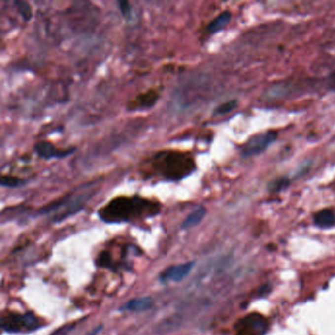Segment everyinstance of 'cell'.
<instances>
[{
	"mask_svg": "<svg viewBox=\"0 0 335 335\" xmlns=\"http://www.w3.org/2000/svg\"><path fill=\"white\" fill-rule=\"evenodd\" d=\"M276 131H268L252 137L243 147V157H253L265 152L269 146H271L277 139Z\"/></svg>",
	"mask_w": 335,
	"mask_h": 335,
	"instance_id": "cell-5",
	"label": "cell"
},
{
	"mask_svg": "<svg viewBox=\"0 0 335 335\" xmlns=\"http://www.w3.org/2000/svg\"><path fill=\"white\" fill-rule=\"evenodd\" d=\"M97 181L86 183L64 197L48 203L38 210L40 214L53 213L52 221L60 222L84 208L88 201L96 194Z\"/></svg>",
	"mask_w": 335,
	"mask_h": 335,
	"instance_id": "cell-3",
	"label": "cell"
},
{
	"mask_svg": "<svg viewBox=\"0 0 335 335\" xmlns=\"http://www.w3.org/2000/svg\"><path fill=\"white\" fill-rule=\"evenodd\" d=\"M205 214H206V209L203 206L196 207L183 220V222L181 224V228L182 229H190V228H193V227L197 226L203 219Z\"/></svg>",
	"mask_w": 335,
	"mask_h": 335,
	"instance_id": "cell-12",
	"label": "cell"
},
{
	"mask_svg": "<svg viewBox=\"0 0 335 335\" xmlns=\"http://www.w3.org/2000/svg\"><path fill=\"white\" fill-rule=\"evenodd\" d=\"M268 323L258 314L245 317L236 325V335H265Z\"/></svg>",
	"mask_w": 335,
	"mask_h": 335,
	"instance_id": "cell-6",
	"label": "cell"
},
{
	"mask_svg": "<svg viewBox=\"0 0 335 335\" xmlns=\"http://www.w3.org/2000/svg\"><path fill=\"white\" fill-rule=\"evenodd\" d=\"M36 155L43 160L51 159H64L76 152V147H69L66 149H59L50 142L41 141L34 145V147Z\"/></svg>",
	"mask_w": 335,
	"mask_h": 335,
	"instance_id": "cell-7",
	"label": "cell"
},
{
	"mask_svg": "<svg viewBox=\"0 0 335 335\" xmlns=\"http://www.w3.org/2000/svg\"><path fill=\"white\" fill-rule=\"evenodd\" d=\"M2 330L9 334H21L34 332L40 327L38 318L33 313L14 314L9 313L2 318Z\"/></svg>",
	"mask_w": 335,
	"mask_h": 335,
	"instance_id": "cell-4",
	"label": "cell"
},
{
	"mask_svg": "<svg viewBox=\"0 0 335 335\" xmlns=\"http://www.w3.org/2000/svg\"><path fill=\"white\" fill-rule=\"evenodd\" d=\"M161 203L141 196H118L99 210L100 218L107 223L131 222L157 215Z\"/></svg>",
	"mask_w": 335,
	"mask_h": 335,
	"instance_id": "cell-1",
	"label": "cell"
},
{
	"mask_svg": "<svg viewBox=\"0 0 335 335\" xmlns=\"http://www.w3.org/2000/svg\"><path fill=\"white\" fill-rule=\"evenodd\" d=\"M231 13L229 11H224L222 13H220L216 18H214L206 27V32L209 34H213L218 33L219 31H221L223 28H225L230 20H231Z\"/></svg>",
	"mask_w": 335,
	"mask_h": 335,
	"instance_id": "cell-11",
	"label": "cell"
},
{
	"mask_svg": "<svg viewBox=\"0 0 335 335\" xmlns=\"http://www.w3.org/2000/svg\"><path fill=\"white\" fill-rule=\"evenodd\" d=\"M153 305L154 300L151 297H137L126 302V304L121 307V310L129 312H144L151 309Z\"/></svg>",
	"mask_w": 335,
	"mask_h": 335,
	"instance_id": "cell-10",
	"label": "cell"
},
{
	"mask_svg": "<svg viewBox=\"0 0 335 335\" xmlns=\"http://www.w3.org/2000/svg\"><path fill=\"white\" fill-rule=\"evenodd\" d=\"M26 180L17 176L12 175H2L0 178V184L2 187L7 188H19L26 184Z\"/></svg>",
	"mask_w": 335,
	"mask_h": 335,
	"instance_id": "cell-14",
	"label": "cell"
},
{
	"mask_svg": "<svg viewBox=\"0 0 335 335\" xmlns=\"http://www.w3.org/2000/svg\"><path fill=\"white\" fill-rule=\"evenodd\" d=\"M194 265V262H188L185 264L171 266L161 273L160 280L163 282H179L189 275Z\"/></svg>",
	"mask_w": 335,
	"mask_h": 335,
	"instance_id": "cell-8",
	"label": "cell"
},
{
	"mask_svg": "<svg viewBox=\"0 0 335 335\" xmlns=\"http://www.w3.org/2000/svg\"><path fill=\"white\" fill-rule=\"evenodd\" d=\"M237 105H238V103H237L236 100L226 101V102L218 105L214 109V114H216V115H225L227 113L232 112L237 107Z\"/></svg>",
	"mask_w": 335,
	"mask_h": 335,
	"instance_id": "cell-17",
	"label": "cell"
},
{
	"mask_svg": "<svg viewBox=\"0 0 335 335\" xmlns=\"http://www.w3.org/2000/svg\"><path fill=\"white\" fill-rule=\"evenodd\" d=\"M289 185H290V180L287 177H280V178L270 181L268 186V191L272 193H276V192H280L286 189Z\"/></svg>",
	"mask_w": 335,
	"mask_h": 335,
	"instance_id": "cell-16",
	"label": "cell"
},
{
	"mask_svg": "<svg viewBox=\"0 0 335 335\" xmlns=\"http://www.w3.org/2000/svg\"><path fill=\"white\" fill-rule=\"evenodd\" d=\"M315 223L323 228H328L335 224V212L331 209H323L316 213Z\"/></svg>",
	"mask_w": 335,
	"mask_h": 335,
	"instance_id": "cell-13",
	"label": "cell"
},
{
	"mask_svg": "<svg viewBox=\"0 0 335 335\" xmlns=\"http://www.w3.org/2000/svg\"><path fill=\"white\" fill-rule=\"evenodd\" d=\"M118 5H119V9L120 12L123 16L124 19L129 20L132 17V9H131V5L129 3V1H118Z\"/></svg>",
	"mask_w": 335,
	"mask_h": 335,
	"instance_id": "cell-18",
	"label": "cell"
},
{
	"mask_svg": "<svg viewBox=\"0 0 335 335\" xmlns=\"http://www.w3.org/2000/svg\"><path fill=\"white\" fill-rule=\"evenodd\" d=\"M159 99H160V94L157 90H149L137 96L133 100H130L128 102L127 108L130 111L140 110V109H149L156 105Z\"/></svg>",
	"mask_w": 335,
	"mask_h": 335,
	"instance_id": "cell-9",
	"label": "cell"
},
{
	"mask_svg": "<svg viewBox=\"0 0 335 335\" xmlns=\"http://www.w3.org/2000/svg\"><path fill=\"white\" fill-rule=\"evenodd\" d=\"M149 166L159 177L168 181H180L196 170L194 158L186 152L165 150L156 153L149 161Z\"/></svg>",
	"mask_w": 335,
	"mask_h": 335,
	"instance_id": "cell-2",
	"label": "cell"
},
{
	"mask_svg": "<svg viewBox=\"0 0 335 335\" xmlns=\"http://www.w3.org/2000/svg\"><path fill=\"white\" fill-rule=\"evenodd\" d=\"M14 3L16 5L18 13L21 15V17L23 18L24 21L28 22L33 18V9L28 2L16 0Z\"/></svg>",
	"mask_w": 335,
	"mask_h": 335,
	"instance_id": "cell-15",
	"label": "cell"
}]
</instances>
